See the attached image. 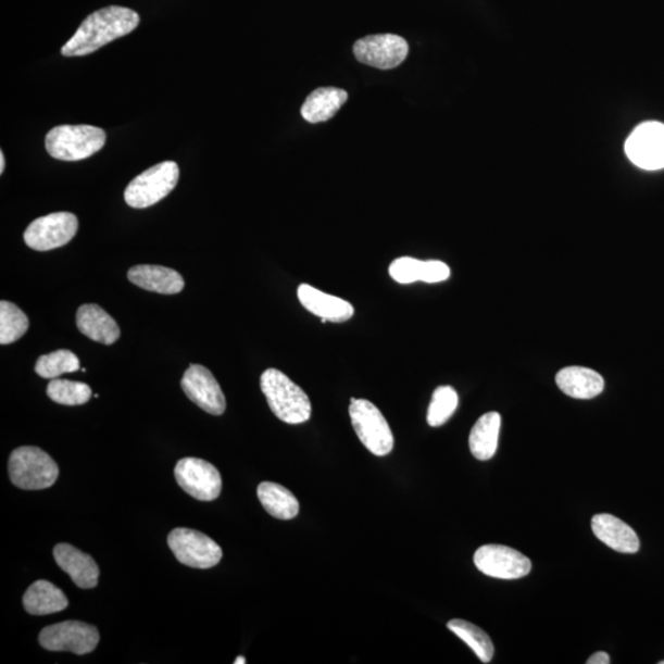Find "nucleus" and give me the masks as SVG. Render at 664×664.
<instances>
[{"label": "nucleus", "instance_id": "412c9836", "mask_svg": "<svg viewBox=\"0 0 664 664\" xmlns=\"http://www.w3.org/2000/svg\"><path fill=\"white\" fill-rule=\"evenodd\" d=\"M348 98V92L343 89H316L306 98L301 110L302 116L311 124L325 123L338 114Z\"/></svg>", "mask_w": 664, "mask_h": 664}, {"label": "nucleus", "instance_id": "f8f14e48", "mask_svg": "<svg viewBox=\"0 0 664 664\" xmlns=\"http://www.w3.org/2000/svg\"><path fill=\"white\" fill-rule=\"evenodd\" d=\"M625 153L643 171H660L664 167V125L650 121L634 129L625 143Z\"/></svg>", "mask_w": 664, "mask_h": 664}, {"label": "nucleus", "instance_id": "9b49d317", "mask_svg": "<svg viewBox=\"0 0 664 664\" xmlns=\"http://www.w3.org/2000/svg\"><path fill=\"white\" fill-rule=\"evenodd\" d=\"M353 53L355 59L371 67L392 70L406 60L409 45L398 35H369L354 43Z\"/></svg>", "mask_w": 664, "mask_h": 664}, {"label": "nucleus", "instance_id": "473e14b6", "mask_svg": "<svg viewBox=\"0 0 664 664\" xmlns=\"http://www.w3.org/2000/svg\"><path fill=\"white\" fill-rule=\"evenodd\" d=\"M5 170V158L4 153L0 152V174H3Z\"/></svg>", "mask_w": 664, "mask_h": 664}, {"label": "nucleus", "instance_id": "ddd939ff", "mask_svg": "<svg viewBox=\"0 0 664 664\" xmlns=\"http://www.w3.org/2000/svg\"><path fill=\"white\" fill-rule=\"evenodd\" d=\"M474 564L486 576L500 579L526 577L531 569L530 560L509 547L484 546L476 550Z\"/></svg>", "mask_w": 664, "mask_h": 664}, {"label": "nucleus", "instance_id": "dca6fc26", "mask_svg": "<svg viewBox=\"0 0 664 664\" xmlns=\"http://www.w3.org/2000/svg\"><path fill=\"white\" fill-rule=\"evenodd\" d=\"M297 296L308 312L327 322L343 323L354 315V308L350 302L326 295L313 286L305 284L299 286Z\"/></svg>", "mask_w": 664, "mask_h": 664}, {"label": "nucleus", "instance_id": "423d86ee", "mask_svg": "<svg viewBox=\"0 0 664 664\" xmlns=\"http://www.w3.org/2000/svg\"><path fill=\"white\" fill-rule=\"evenodd\" d=\"M180 171L175 162L159 163L129 183L125 200L130 208L148 209L170 195L179 181Z\"/></svg>", "mask_w": 664, "mask_h": 664}, {"label": "nucleus", "instance_id": "7c9ffc66", "mask_svg": "<svg viewBox=\"0 0 664 664\" xmlns=\"http://www.w3.org/2000/svg\"><path fill=\"white\" fill-rule=\"evenodd\" d=\"M451 277V268H449L442 261L429 260L424 261L423 273H421V280L426 284H438Z\"/></svg>", "mask_w": 664, "mask_h": 664}, {"label": "nucleus", "instance_id": "0eeeda50", "mask_svg": "<svg viewBox=\"0 0 664 664\" xmlns=\"http://www.w3.org/2000/svg\"><path fill=\"white\" fill-rule=\"evenodd\" d=\"M167 544L179 563L193 568H211L223 557L216 541L193 529H174L167 537Z\"/></svg>", "mask_w": 664, "mask_h": 664}, {"label": "nucleus", "instance_id": "2eb2a0df", "mask_svg": "<svg viewBox=\"0 0 664 664\" xmlns=\"http://www.w3.org/2000/svg\"><path fill=\"white\" fill-rule=\"evenodd\" d=\"M53 556L55 563L65 574L71 576L72 581L79 588L89 589L97 587L100 569L90 555L83 553V551L71 544L62 542V544L54 547Z\"/></svg>", "mask_w": 664, "mask_h": 664}, {"label": "nucleus", "instance_id": "cd10ccee", "mask_svg": "<svg viewBox=\"0 0 664 664\" xmlns=\"http://www.w3.org/2000/svg\"><path fill=\"white\" fill-rule=\"evenodd\" d=\"M79 369V359L68 350H59L41 355L35 364V372L46 379H55L64 373H73Z\"/></svg>", "mask_w": 664, "mask_h": 664}, {"label": "nucleus", "instance_id": "bb28decb", "mask_svg": "<svg viewBox=\"0 0 664 664\" xmlns=\"http://www.w3.org/2000/svg\"><path fill=\"white\" fill-rule=\"evenodd\" d=\"M29 329V320L21 308L0 302V343L9 344L22 339Z\"/></svg>", "mask_w": 664, "mask_h": 664}, {"label": "nucleus", "instance_id": "f03ea898", "mask_svg": "<svg viewBox=\"0 0 664 664\" xmlns=\"http://www.w3.org/2000/svg\"><path fill=\"white\" fill-rule=\"evenodd\" d=\"M261 390L277 418L288 425H301L312 417V402L305 391L284 372L268 368L260 379Z\"/></svg>", "mask_w": 664, "mask_h": 664}, {"label": "nucleus", "instance_id": "20e7f679", "mask_svg": "<svg viewBox=\"0 0 664 664\" xmlns=\"http://www.w3.org/2000/svg\"><path fill=\"white\" fill-rule=\"evenodd\" d=\"M9 476L23 490H45L59 479V465L37 447H21L9 458Z\"/></svg>", "mask_w": 664, "mask_h": 664}, {"label": "nucleus", "instance_id": "c85d7f7f", "mask_svg": "<svg viewBox=\"0 0 664 664\" xmlns=\"http://www.w3.org/2000/svg\"><path fill=\"white\" fill-rule=\"evenodd\" d=\"M460 404V397L454 388L444 386L435 390L427 413V424L431 427L443 426L453 416Z\"/></svg>", "mask_w": 664, "mask_h": 664}, {"label": "nucleus", "instance_id": "1a4fd4ad", "mask_svg": "<svg viewBox=\"0 0 664 664\" xmlns=\"http://www.w3.org/2000/svg\"><path fill=\"white\" fill-rule=\"evenodd\" d=\"M78 218L70 212L51 213L35 220L24 233L26 246L36 251H50L64 246L76 237Z\"/></svg>", "mask_w": 664, "mask_h": 664}, {"label": "nucleus", "instance_id": "aec40b11", "mask_svg": "<svg viewBox=\"0 0 664 664\" xmlns=\"http://www.w3.org/2000/svg\"><path fill=\"white\" fill-rule=\"evenodd\" d=\"M556 385L564 394L575 399H593L604 389L600 373L585 367H567L556 374Z\"/></svg>", "mask_w": 664, "mask_h": 664}, {"label": "nucleus", "instance_id": "f3484780", "mask_svg": "<svg viewBox=\"0 0 664 664\" xmlns=\"http://www.w3.org/2000/svg\"><path fill=\"white\" fill-rule=\"evenodd\" d=\"M594 536L606 547L623 554H635L640 549V539L635 530L612 514H597L592 518Z\"/></svg>", "mask_w": 664, "mask_h": 664}, {"label": "nucleus", "instance_id": "a211bd4d", "mask_svg": "<svg viewBox=\"0 0 664 664\" xmlns=\"http://www.w3.org/2000/svg\"><path fill=\"white\" fill-rule=\"evenodd\" d=\"M134 285L161 295H177L185 288V280L177 271L158 265H137L128 271Z\"/></svg>", "mask_w": 664, "mask_h": 664}, {"label": "nucleus", "instance_id": "5701e85b", "mask_svg": "<svg viewBox=\"0 0 664 664\" xmlns=\"http://www.w3.org/2000/svg\"><path fill=\"white\" fill-rule=\"evenodd\" d=\"M500 429L499 413H488L476 421L469 437L471 451L476 460L481 462L491 460L498 451Z\"/></svg>", "mask_w": 664, "mask_h": 664}, {"label": "nucleus", "instance_id": "a878e982", "mask_svg": "<svg viewBox=\"0 0 664 664\" xmlns=\"http://www.w3.org/2000/svg\"><path fill=\"white\" fill-rule=\"evenodd\" d=\"M92 391L86 383L72 381L67 379H52L47 387V397L58 404L65 406H77L87 404L91 399Z\"/></svg>", "mask_w": 664, "mask_h": 664}, {"label": "nucleus", "instance_id": "c756f323", "mask_svg": "<svg viewBox=\"0 0 664 664\" xmlns=\"http://www.w3.org/2000/svg\"><path fill=\"white\" fill-rule=\"evenodd\" d=\"M424 261L414 258H399L389 266V275L400 285H410L421 280Z\"/></svg>", "mask_w": 664, "mask_h": 664}, {"label": "nucleus", "instance_id": "72a5a7b5", "mask_svg": "<svg viewBox=\"0 0 664 664\" xmlns=\"http://www.w3.org/2000/svg\"><path fill=\"white\" fill-rule=\"evenodd\" d=\"M247 661L245 657H238L236 661H234V664H246Z\"/></svg>", "mask_w": 664, "mask_h": 664}, {"label": "nucleus", "instance_id": "393cba45", "mask_svg": "<svg viewBox=\"0 0 664 664\" xmlns=\"http://www.w3.org/2000/svg\"><path fill=\"white\" fill-rule=\"evenodd\" d=\"M448 629L463 640L483 663H490L494 648L490 636L478 626L462 619H453L447 624Z\"/></svg>", "mask_w": 664, "mask_h": 664}, {"label": "nucleus", "instance_id": "7ed1b4c3", "mask_svg": "<svg viewBox=\"0 0 664 664\" xmlns=\"http://www.w3.org/2000/svg\"><path fill=\"white\" fill-rule=\"evenodd\" d=\"M105 142V130L89 125L54 127L45 140L47 152L63 162L83 161L98 153Z\"/></svg>", "mask_w": 664, "mask_h": 664}, {"label": "nucleus", "instance_id": "4468645a", "mask_svg": "<svg viewBox=\"0 0 664 664\" xmlns=\"http://www.w3.org/2000/svg\"><path fill=\"white\" fill-rule=\"evenodd\" d=\"M181 387L187 398L205 413L221 416L227 409L226 397L210 369L191 364L184 374Z\"/></svg>", "mask_w": 664, "mask_h": 664}, {"label": "nucleus", "instance_id": "39448f33", "mask_svg": "<svg viewBox=\"0 0 664 664\" xmlns=\"http://www.w3.org/2000/svg\"><path fill=\"white\" fill-rule=\"evenodd\" d=\"M355 435L368 451L377 456H386L394 448V436L381 411L373 402L355 399L349 409Z\"/></svg>", "mask_w": 664, "mask_h": 664}, {"label": "nucleus", "instance_id": "6e6552de", "mask_svg": "<svg viewBox=\"0 0 664 664\" xmlns=\"http://www.w3.org/2000/svg\"><path fill=\"white\" fill-rule=\"evenodd\" d=\"M100 635L96 626L70 621L47 626L39 636L41 647L47 651H68L87 654L97 649Z\"/></svg>", "mask_w": 664, "mask_h": 664}, {"label": "nucleus", "instance_id": "b1692460", "mask_svg": "<svg viewBox=\"0 0 664 664\" xmlns=\"http://www.w3.org/2000/svg\"><path fill=\"white\" fill-rule=\"evenodd\" d=\"M258 498L271 516L289 521L298 516L299 502L296 496L285 486L276 483H261L258 488Z\"/></svg>", "mask_w": 664, "mask_h": 664}, {"label": "nucleus", "instance_id": "4be33fe9", "mask_svg": "<svg viewBox=\"0 0 664 664\" xmlns=\"http://www.w3.org/2000/svg\"><path fill=\"white\" fill-rule=\"evenodd\" d=\"M23 604L25 611L32 615H49L64 611L68 606V600L59 587L40 579L27 589Z\"/></svg>", "mask_w": 664, "mask_h": 664}, {"label": "nucleus", "instance_id": "6ab92c4d", "mask_svg": "<svg viewBox=\"0 0 664 664\" xmlns=\"http://www.w3.org/2000/svg\"><path fill=\"white\" fill-rule=\"evenodd\" d=\"M79 331L92 341L112 344L121 335L117 323L97 304H84L77 312Z\"/></svg>", "mask_w": 664, "mask_h": 664}, {"label": "nucleus", "instance_id": "9d476101", "mask_svg": "<svg viewBox=\"0 0 664 664\" xmlns=\"http://www.w3.org/2000/svg\"><path fill=\"white\" fill-rule=\"evenodd\" d=\"M175 479L193 499L210 502L220 498L222 476L216 466L198 458H184L175 466Z\"/></svg>", "mask_w": 664, "mask_h": 664}, {"label": "nucleus", "instance_id": "f704fd0d", "mask_svg": "<svg viewBox=\"0 0 664 664\" xmlns=\"http://www.w3.org/2000/svg\"><path fill=\"white\" fill-rule=\"evenodd\" d=\"M660 664H664V661L660 662Z\"/></svg>", "mask_w": 664, "mask_h": 664}, {"label": "nucleus", "instance_id": "2f4dec72", "mask_svg": "<svg viewBox=\"0 0 664 664\" xmlns=\"http://www.w3.org/2000/svg\"><path fill=\"white\" fill-rule=\"evenodd\" d=\"M611 657L610 654L605 652H597L593 656L589 657L587 664H610Z\"/></svg>", "mask_w": 664, "mask_h": 664}, {"label": "nucleus", "instance_id": "f257e3e1", "mask_svg": "<svg viewBox=\"0 0 664 664\" xmlns=\"http://www.w3.org/2000/svg\"><path fill=\"white\" fill-rule=\"evenodd\" d=\"M139 15L125 7L111 5L90 14L72 39L62 47L65 58H80L133 33Z\"/></svg>", "mask_w": 664, "mask_h": 664}]
</instances>
